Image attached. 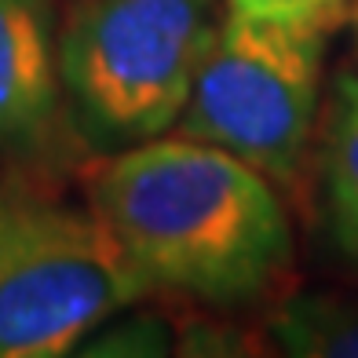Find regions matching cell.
<instances>
[{"label": "cell", "instance_id": "2", "mask_svg": "<svg viewBox=\"0 0 358 358\" xmlns=\"http://www.w3.org/2000/svg\"><path fill=\"white\" fill-rule=\"evenodd\" d=\"M223 22V0H70L59 70L92 157L169 136Z\"/></svg>", "mask_w": 358, "mask_h": 358}, {"label": "cell", "instance_id": "6", "mask_svg": "<svg viewBox=\"0 0 358 358\" xmlns=\"http://www.w3.org/2000/svg\"><path fill=\"white\" fill-rule=\"evenodd\" d=\"M311 190L333 249L358 271V70H340L325 95Z\"/></svg>", "mask_w": 358, "mask_h": 358}, {"label": "cell", "instance_id": "11", "mask_svg": "<svg viewBox=\"0 0 358 358\" xmlns=\"http://www.w3.org/2000/svg\"><path fill=\"white\" fill-rule=\"evenodd\" d=\"M355 29H358V22H355Z\"/></svg>", "mask_w": 358, "mask_h": 358}, {"label": "cell", "instance_id": "4", "mask_svg": "<svg viewBox=\"0 0 358 358\" xmlns=\"http://www.w3.org/2000/svg\"><path fill=\"white\" fill-rule=\"evenodd\" d=\"M146 285L85 205L41 198L0 249V358H59Z\"/></svg>", "mask_w": 358, "mask_h": 358}, {"label": "cell", "instance_id": "8", "mask_svg": "<svg viewBox=\"0 0 358 358\" xmlns=\"http://www.w3.org/2000/svg\"><path fill=\"white\" fill-rule=\"evenodd\" d=\"M80 351L85 355H176L179 329L165 315H150V311L132 315V307H124L121 315L103 322L80 344Z\"/></svg>", "mask_w": 358, "mask_h": 358}, {"label": "cell", "instance_id": "7", "mask_svg": "<svg viewBox=\"0 0 358 358\" xmlns=\"http://www.w3.org/2000/svg\"><path fill=\"white\" fill-rule=\"evenodd\" d=\"M267 336L292 358H358V296L292 292L267 315Z\"/></svg>", "mask_w": 358, "mask_h": 358}, {"label": "cell", "instance_id": "10", "mask_svg": "<svg viewBox=\"0 0 358 358\" xmlns=\"http://www.w3.org/2000/svg\"><path fill=\"white\" fill-rule=\"evenodd\" d=\"M41 198H48V194H34V190H22V187L0 183V249H4V241L19 231V223L26 220V213Z\"/></svg>", "mask_w": 358, "mask_h": 358}, {"label": "cell", "instance_id": "9", "mask_svg": "<svg viewBox=\"0 0 358 358\" xmlns=\"http://www.w3.org/2000/svg\"><path fill=\"white\" fill-rule=\"evenodd\" d=\"M223 15L333 37L351 19V0H223Z\"/></svg>", "mask_w": 358, "mask_h": 358}, {"label": "cell", "instance_id": "1", "mask_svg": "<svg viewBox=\"0 0 358 358\" xmlns=\"http://www.w3.org/2000/svg\"><path fill=\"white\" fill-rule=\"evenodd\" d=\"M80 187L146 296L227 315L274 307L296 274L285 194L213 143L169 132L92 157Z\"/></svg>", "mask_w": 358, "mask_h": 358}, {"label": "cell", "instance_id": "3", "mask_svg": "<svg viewBox=\"0 0 358 358\" xmlns=\"http://www.w3.org/2000/svg\"><path fill=\"white\" fill-rule=\"evenodd\" d=\"M329 34L223 15L172 132L213 143L267 176L285 198L315 183Z\"/></svg>", "mask_w": 358, "mask_h": 358}, {"label": "cell", "instance_id": "5", "mask_svg": "<svg viewBox=\"0 0 358 358\" xmlns=\"http://www.w3.org/2000/svg\"><path fill=\"white\" fill-rule=\"evenodd\" d=\"M48 0H0V183L52 194L88 169Z\"/></svg>", "mask_w": 358, "mask_h": 358}]
</instances>
